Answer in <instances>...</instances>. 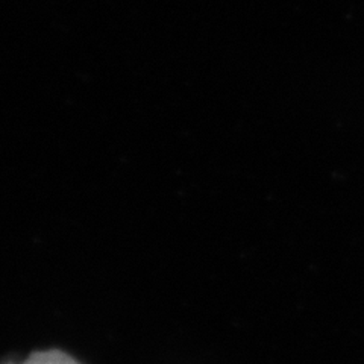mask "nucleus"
Listing matches in <instances>:
<instances>
[{"label":"nucleus","mask_w":364,"mask_h":364,"mask_svg":"<svg viewBox=\"0 0 364 364\" xmlns=\"http://www.w3.org/2000/svg\"><path fill=\"white\" fill-rule=\"evenodd\" d=\"M6 364H81L61 350H40L33 352L25 361L6 363Z\"/></svg>","instance_id":"nucleus-1"}]
</instances>
